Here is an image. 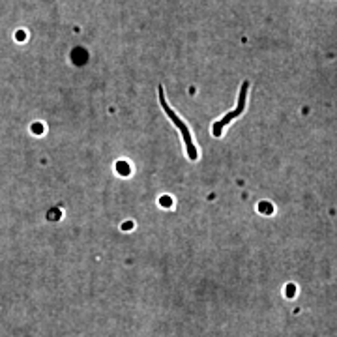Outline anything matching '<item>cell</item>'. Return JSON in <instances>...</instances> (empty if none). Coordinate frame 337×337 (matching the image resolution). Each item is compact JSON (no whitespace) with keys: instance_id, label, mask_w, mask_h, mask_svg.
<instances>
[{"instance_id":"2","label":"cell","mask_w":337,"mask_h":337,"mask_svg":"<svg viewBox=\"0 0 337 337\" xmlns=\"http://www.w3.org/2000/svg\"><path fill=\"white\" fill-rule=\"evenodd\" d=\"M247 88H249V82H244L242 84V88H240V96H238V107L232 113H229V114H225L223 118H221L219 122H216L213 124V135L216 137H221V133H223V128L229 124V122H232L234 118H238L242 113H244V109H245V96H247Z\"/></svg>"},{"instance_id":"1","label":"cell","mask_w":337,"mask_h":337,"mask_svg":"<svg viewBox=\"0 0 337 337\" xmlns=\"http://www.w3.org/2000/svg\"><path fill=\"white\" fill-rule=\"evenodd\" d=\"M159 100H161V107H163V111L169 114V118L174 122V126H176V128L182 131V137H184V142H185V146H187V154H189V157H191V159H197V150H195V144H193V141H191V135H189L187 126H185L184 122H180V118H178L176 114H174L172 111L169 109L167 101H165V96H163V90H159Z\"/></svg>"}]
</instances>
